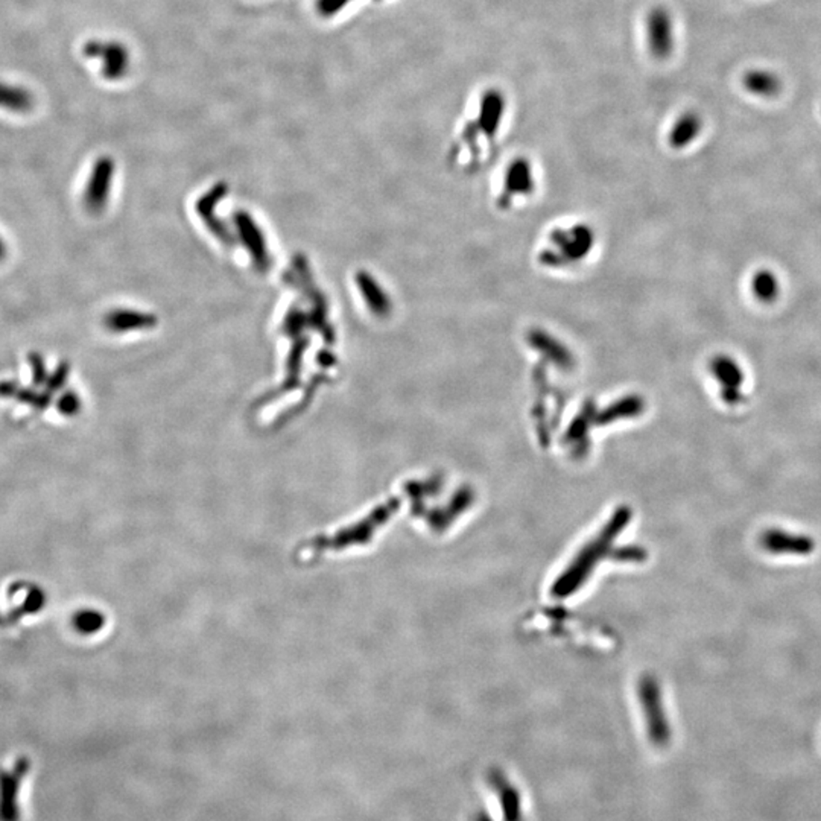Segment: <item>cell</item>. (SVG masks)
Here are the masks:
<instances>
[{"label": "cell", "mask_w": 821, "mask_h": 821, "mask_svg": "<svg viewBox=\"0 0 821 821\" xmlns=\"http://www.w3.org/2000/svg\"><path fill=\"white\" fill-rule=\"evenodd\" d=\"M711 373L720 384L721 399L727 406H740L744 402L742 385H744V371L733 358L718 355L709 364Z\"/></svg>", "instance_id": "6da1fadb"}, {"label": "cell", "mask_w": 821, "mask_h": 821, "mask_svg": "<svg viewBox=\"0 0 821 821\" xmlns=\"http://www.w3.org/2000/svg\"><path fill=\"white\" fill-rule=\"evenodd\" d=\"M759 545L765 553L773 555L807 557L816 551V540L811 536L789 533L780 528L765 529L759 537Z\"/></svg>", "instance_id": "7a4b0ae2"}, {"label": "cell", "mask_w": 821, "mask_h": 821, "mask_svg": "<svg viewBox=\"0 0 821 821\" xmlns=\"http://www.w3.org/2000/svg\"><path fill=\"white\" fill-rule=\"evenodd\" d=\"M28 770L24 759H20L13 771L0 770V821H20V787Z\"/></svg>", "instance_id": "3957f363"}, {"label": "cell", "mask_w": 821, "mask_h": 821, "mask_svg": "<svg viewBox=\"0 0 821 821\" xmlns=\"http://www.w3.org/2000/svg\"><path fill=\"white\" fill-rule=\"evenodd\" d=\"M84 55L87 58L101 60L102 75L107 79H119L124 77L130 66V55L119 43L111 42H89L84 44Z\"/></svg>", "instance_id": "277c9868"}, {"label": "cell", "mask_w": 821, "mask_h": 821, "mask_svg": "<svg viewBox=\"0 0 821 821\" xmlns=\"http://www.w3.org/2000/svg\"><path fill=\"white\" fill-rule=\"evenodd\" d=\"M113 171H115V164L110 157H101L98 160L95 168L91 171L90 180L87 184L86 197H84L89 210L97 213L106 206L108 193H110Z\"/></svg>", "instance_id": "5b68a950"}, {"label": "cell", "mask_w": 821, "mask_h": 821, "mask_svg": "<svg viewBox=\"0 0 821 821\" xmlns=\"http://www.w3.org/2000/svg\"><path fill=\"white\" fill-rule=\"evenodd\" d=\"M236 226L239 229L240 240L244 242L247 250L250 251L251 257L260 269L266 268L269 265L268 250L265 246V238L259 227L256 226L253 218L248 217L246 211H238L235 215Z\"/></svg>", "instance_id": "8992f818"}, {"label": "cell", "mask_w": 821, "mask_h": 821, "mask_svg": "<svg viewBox=\"0 0 821 821\" xmlns=\"http://www.w3.org/2000/svg\"><path fill=\"white\" fill-rule=\"evenodd\" d=\"M648 39L656 57L665 58L673 51V22L667 11L658 8L649 15Z\"/></svg>", "instance_id": "52a82bcc"}, {"label": "cell", "mask_w": 821, "mask_h": 821, "mask_svg": "<svg viewBox=\"0 0 821 821\" xmlns=\"http://www.w3.org/2000/svg\"><path fill=\"white\" fill-rule=\"evenodd\" d=\"M226 193V184H218L217 188L211 189L210 192L207 193L206 197L198 200L197 211L198 215L202 217V221L206 222L207 227L210 229L211 233H215L218 239L224 240L226 244L230 246L231 242H233V236L229 233L227 227L215 217V206H217V202L219 201L221 198H224Z\"/></svg>", "instance_id": "ba28073f"}, {"label": "cell", "mask_w": 821, "mask_h": 821, "mask_svg": "<svg viewBox=\"0 0 821 821\" xmlns=\"http://www.w3.org/2000/svg\"><path fill=\"white\" fill-rule=\"evenodd\" d=\"M745 90L760 98H774L782 90V81L776 73L767 69H751L742 77Z\"/></svg>", "instance_id": "9c48e42d"}, {"label": "cell", "mask_w": 821, "mask_h": 821, "mask_svg": "<svg viewBox=\"0 0 821 821\" xmlns=\"http://www.w3.org/2000/svg\"><path fill=\"white\" fill-rule=\"evenodd\" d=\"M35 98L28 89L0 81V108L11 113H29L34 108Z\"/></svg>", "instance_id": "30bf717a"}, {"label": "cell", "mask_w": 821, "mask_h": 821, "mask_svg": "<svg viewBox=\"0 0 821 821\" xmlns=\"http://www.w3.org/2000/svg\"><path fill=\"white\" fill-rule=\"evenodd\" d=\"M157 324V318L135 311H113L106 318V326L113 331H139Z\"/></svg>", "instance_id": "8fae6325"}, {"label": "cell", "mask_w": 821, "mask_h": 821, "mask_svg": "<svg viewBox=\"0 0 821 821\" xmlns=\"http://www.w3.org/2000/svg\"><path fill=\"white\" fill-rule=\"evenodd\" d=\"M702 117L696 113H685L680 119L674 124L669 142L674 148H685L686 145L691 144L692 140L696 139L698 133L702 131Z\"/></svg>", "instance_id": "7c38bea8"}, {"label": "cell", "mask_w": 821, "mask_h": 821, "mask_svg": "<svg viewBox=\"0 0 821 821\" xmlns=\"http://www.w3.org/2000/svg\"><path fill=\"white\" fill-rule=\"evenodd\" d=\"M751 291H753L754 297L758 298L759 302H774L779 297V293H780V285H779L776 274L771 273L769 269L758 271L753 275Z\"/></svg>", "instance_id": "4fadbf2b"}, {"label": "cell", "mask_w": 821, "mask_h": 821, "mask_svg": "<svg viewBox=\"0 0 821 821\" xmlns=\"http://www.w3.org/2000/svg\"><path fill=\"white\" fill-rule=\"evenodd\" d=\"M356 279H358V285H359L360 289H362V295H364L365 300L369 303V306H370L375 313H387L389 308L387 297H385L384 294L380 293V289L378 288V285L373 282V279L364 273L358 274Z\"/></svg>", "instance_id": "5bb4252c"}, {"label": "cell", "mask_w": 821, "mask_h": 821, "mask_svg": "<svg viewBox=\"0 0 821 821\" xmlns=\"http://www.w3.org/2000/svg\"><path fill=\"white\" fill-rule=\"evenodd\" d=\"M349 0H320L318 8L320 13L324 15L337 14V11L341 10Z\"/></svg>", "instance_id": "9a60e30c"}]
</instances>
